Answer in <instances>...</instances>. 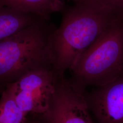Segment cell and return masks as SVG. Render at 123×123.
Wrapping results in <instances>:
<instances>
[{
    "mask_svg": "<svg viewBox=\"0 0 123 123\" xmlns=\"http://www.w3.org/2000/svg\"><path fill=\"white\" fill-rule=\"evenodd\" d=\"M56 28L42 18L0 41V92L29 71L53 66L50 42Z\"/></svg>",
    "mask_w": 123,
    "mask_h": 123,
    "instance_id": "7a4b0ae2",
    "label": "cell"
},
{
    "mask_svg": "<svg viewBox=\"0 0 123 123\" xmlns=\"http://www.w3.org/2000/svg\"><path fill=\"white\" fill-rule=\"evenodd\" d=\"M84 92L73 87L64 75L60 77L49 110L38 116L44 123H95Z\"/></svg>",
    "mask_w": 123,
    "mask_h": 123,
    "instance_id": "5b68a950",
    "label": "cell"
},
{
    "mask_svg": "<svg viewBox=\"0 0 123 123\" xmlns=\"http://www.w3.org/2000/svg\"><path fill=\"white\" fill-rule=\"evenodd\" d=\"M0 6L36 15L50 20L54 13L63 12L65 0H0Z\"/></svg>",
    "mask_w": 123,
    "mask_h": 123,
    "instance_id": "52a82bcc",
    "label": "cell"
},
{
    "mask_svg": "<svg viewBox=\"0 0 123 123\" xmlns=\"http://www.w3.org/2000/svg\"><path fill=\"white\" fill-rule=\"evenodd\" d=\"M84 95L95 123H123V74Z\"/></svg>",
    "mask_w": 123,
    "mask_h": 123,
    "instance_id": "8992f818",
    "label": "cell"
},
{
    "mask_svg": "<svg viewBox=\"0 0 123 123\" xmlns=\"http://www.w3.org/2000/svg\"><path fill=\"white\" fill-rule=\"evenodd\" d=\"M68 79L84 92L110 83L123 74V18L111 23L79 57Z\"/></svg>",
    "mask_w": 123,
    "mask_h": 123,
    "instance_id": "3957f363",
    "label": "cell"
},
{
    "mask_svg": "<svg viewBox=\"0 0 123 123\" xmlns=\"http://www.w3.org/2000/svg\"><path fill=\"white\" fill-rule=\"evenodd\" d=\"M42 18L33 14L0 6V41L13 35Z\"/></svg>",
    "mask_w": 123,
    "mask_h": 123,
    "instance_id": "ba28073f",
    "label": "cell"
},
{
    "mask_svg": "<svg viewBox=\"0 0 123 123\" xmlns=\"http://www.w3.org/2000/svg\"><path fill=\"white\" fill-rule=\"evenodd\" d=\"M60 77L53 66H44L28 71L8 85L21 110L28 115H41L49 110Z\"/></svg>",
    "mask_w": 123,
    "mask_h": 123,
    "instance_id": "277c9868",
    "label": "cell"
},
{
    "mask_svg": "<svg viewBox=\"0 0 123 123\" xmlns=\"http://www.w3.org/2000/svg\"><path fill=\"white\" fill-rule=\"evenodd\" d=\"M69 0L72 1L74 2V3H77V2H79V1H81V0Z\"/></svg>",
    "mask_w": 123,
    "mask_h": 123,
    "instance_id": "7c38bea8",
    "label": "cell"
},
{
    "mask_svg": "<svg viewBox=\"0 0 123 123\" xmlns=\"http://www.w3.org/2000/svg\"><path fill=\"white\" fill-rule=\"evenodd\" d=\"M117 13L123 15V0H92Z\"/></svg>",
    "mask_w": 123,
    "mask_h": 123,
    "instance_id": "30bf717a",
    "label": "cell"
},
{
    "mask_svg": "<svg viewBox=\"0 0 123 123\" xmlns=\"http://www.w3.org/2000/svg\"><path fill=\"white\" fill-rule=\"evenodd\" d=\"M26 123H44L39 116L29 114Z\"/></svg>",
    "mask_w": 123,
    "mask_h": 123,
    "instance_id": "8fae6325",
    "label": "cell"
},
{
    "mask_svg": "<svg viewBox=\"0 0 123 123\" xmlns=\"http://www.w3.org/2000/svg\"><path fill=\"white\" fill-rule=\"evenodd\" d=\"M0 123H26L28 115L18 105L9 85L1 93Z\"/></svg>",
    "mask_w": 123,
    "mask_h": 123,
    "instance_id": "9c48e42d",
    "label": "cell"
},
{
    "mask_svg": "<svg viewBox=\"0 0 123 123\" xmlns=\"http://www.w3.org/2000/svg\"><path fill=\"white\" fill-rule=\"evenodd\" d=\"M63 12L61 24L50 42L53 67L59 76L70 70L111 23L123 18L92 0H82Z\"/></svg>",
    "mask_w": 123,
    "mask_h": 123,
    "instance_id": "6da1fadb",
    "label": "cell"
}]
</instances>
